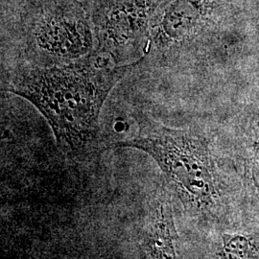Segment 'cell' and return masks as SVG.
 <instances>
[{"instance_id":"3957f363","label":"cell","mask_w":259,"mask_h":259,"mask_svg":"<svg viewBox=\"0 0 259 259\" xmlns=\"http://www.w3.org/2000/svg\"><path fill=\"white\" fill-rule=\"evenodd\" d=\"M37 44L51 55L75 59L93 47L89 25L81 17L54 14L44 19L36 33Z\"/></svg>"},{"instance_id":"7a4b0ae2","label":"cell","mask_w":259,"mask_h":259,"mask_svg":"<svg viewBox=\"0 0 259 259\" xmlns=\"http://www.w3.org/2000/svg\"><path fill=\"white\" fill-rule=\"evenodd\" d=\"M134 138L114 147L140 150L153 157L185 204L206 209L216 194L214 166L204 140L189 131L170 129L147 117Z\"/></svg>"},{"instance_id":"6da1fadb","label":"cell","mask_w":259,"mask_h":259,"mask_svg":"<svg viewBox=\"0 0 259 259\" xmlns=\"http://www.w3.org/2000/svg\"><path fill=\"white\" fill-rule=\"evenodd\" d=\"M137 64L102 65L87 57L69 65L28 68L6 91L37 108L60 148L81 156L97 139L99 116L111 90Z\"/></svg>"},{"instance_id":"277c9868","label":"cell","mask_w":259,"mask_h":259,"mask_svg":"<svg viewBox=\"0 0 259 259\" xmlns=\"http://www.w3.org/2000/svg\"><path fill=\"white\" fill-rule=\"evenodd\" d=\"M177 232L169 199L162 198L151 213L142 238V250L148 258L176 257Z\"/></svg>"},{"instance_id":"5b68a950","label":"cell","mask_w":259,"mask_h":259,"mask_svg":"<svg viewBox=\"0 0 259 259\" xmlns=\"http://www.w3.org/2000/svg\"><path fill=\"white\" fill-rule=\"evenodd\" d=\"M254 137H255V141L253 144V152H252V158H251V162H252L251 172H252L254 184L259 189V120L255 125Z\"/></svg>"}]
</instances>
